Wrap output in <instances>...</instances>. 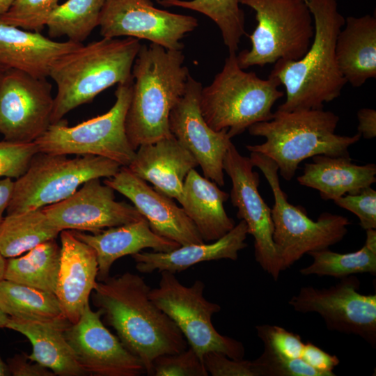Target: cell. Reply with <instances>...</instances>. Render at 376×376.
<instances>
[{
    "label": "cell",
    "instance_id": "6da1fadb",
    "mask_svg": "<svg viewBox=\"0 0 376 376\" xmlns=\"http://www.w3.org/2000/svg\"><path fill=\"white\" fill-rule=\"evenodd\" d=\"M150 289L143 277L127 272L97 281L91 293L104 321L150 376L157 357L188 345L173 320L150 299Z\"/></svg>",
    "mask_w": 376,
    "mask_h": 376
},
{
    "label": "cell",
    "instance_id": "7a4b0ae2",
    "mask_svg": "<svg viewBox=\"0 0 376 376\" xmlns=\"http://www.w3.org/2000/svg\"><path fill=\"white\" fill-rule=\"evenodd\" d=\"M304 1L313 18L311 44L298 60L277 61L269 75L285 88L286 99L279 111L323 109L324 103L340 95L347 84L336 57L337 37L345 21L336 0Z\"/></svg>",
    "mask_w": 376,
    "mask_h": 376
},
{
    "label": "cell",
    "instance_id": "3957f363",
    "mask_svg": "<svg viewBox=\"0 0 376 376\" xmlns=\"http://www.w3.org/2000/svg\"><path fill=\"white\" fill-rule=\"evenodd\" d=\"M182 50L141 45L133 64L130 103L125 117L129 142L136 150L173 136L169 114L184 94L189 75Z\"/></svg>",
    "mask_w": 376,
    "mask_h": 376
},
{
    "label": "cell",
    "instance_id": "277c9868",
    "mask_svg": "<svg viewBox=\"0 0 376 376\" xmlns=\"http://www.w3.org/2000/svg\"><path fill=\"white\" fill-rule=\"evenodd\" d=\"M141 44L136 38H102L59 58L49 76L56 85L51 122L63 119L115 84L132 82V70Z\"/></svg>",
    "mask_w": 376,
    "mask_h": 376
},
{
    "label": "cell",
    "instance_id": "5b68a950",
    "mask_svg": "<svg viewBox=\"0 0 376 376\" xmlns=\"http://www.w3.org/2000/svg\"><path fill=\"white\" fill-rule=\"evenodd\" d=\"M338 121L336 114L323 109L276 110L270 120L248 128L251 135L264 137L265 141L246 148L272 159L279 173L289 181L299 164L307 158L320 155L350 156L348 148L358 142L361 135L359 132L353 136L336 134Z\"/></svg>",
    "mask_w": 376,
    "mask_h": 376
},
{
    "label": "cell",
    "instance_id": "8992f818",
    "mask_svg": "<svg viewBox=\"0 0 376 376\" xmlns=\"http://www.w3.org/2000/svg\"><path fill=\"white\" fill-rule=\"evenodd\" d=\"M280 85L274 77L263 79L253 72H245L238 64L236 52H230L212 82L202 87V116L212 130H226L232 139L253 124L272 118L274 103L283 96L278 89Z\"/></svg>",
    "mask_w": 376,
    "mask_h": 376
},
{
    "label": "cell",
    "instance_id": "52a82bcc",
    "mask_svg": "<svg viewBox=\"0 0 376 376\" xmlns=\"http://www.w3.org/2000/svg\"><path fill=\"white\" fill-rule=\"evenodd\" d=\"M249 158L263 172L274 195L273 240L283 270L304 254L329 249L343 239L350 224L347 217L324 212L316 221L312 220L304 208L288 201L281 187L278 166L272 159L255 152H251Z\"/></svg>",
    "mask_w": 376,
    "mask_h": 376
},
{
    "label": "cell",
    "instance_id": "ba28073f",
    "mask_svg": "<svg viewBox=\"0 0 376 376\" xmlns=\"http://www.w3.org/2000/svg\"><path fill=\"white\" fill-rule=\"evenodd\" d=\"M120 166L100 156L68 158L67 155L38 152L26 172L14 181L6 214L41 209L60 202L87 180L111 178Z\"/></svg>",
    "mask_w": 376,
    "mask_h": 376
},
{
    "label": "cell",
    "instance_id": "9c48e42d",
    "mask_svg": "<svg viewBox=\"0 0 376 376\" xmlns=\"http://www.w3.org/2000/svg\"><path fill=\"white\" fill-rule=\"evenodd\" d=\"M252 8L257 25L249 36L251 47L237 55L242 69L295 61L309 48L314 36L312 14L304 0H239Z\"/></svg>",
    "mask_w": 376,
    "mask_h": 376
},
{
    "label": "cell",
    "instance_id": "30bf717a",
    "mask_svg": "<svg viewBox=\"0 0 376 376\" xmlns=\"http://www.w3.org/2000/svg\"><path fill=\"white\" fill-rule=\"evenodd\" d=\"M132 82L118 84L116 101L105 113L68 126L65 120L49 125L34 143L38 152L53 155H94L128 166L135 155L125 131V117L132 96Z\"/></svg>",
    "mask_w": 376,
    "mask_h": 376
},
{
    "label": "cell",
    "instance_id": "8fae6325",
    "mask_svg": "<svg viewBox=\"0 0 376 376\" xmlns=\"http://www.w3.org/2000/svg\"><path fill=\"white\" fill-rule=\"evenodd\" d=\"M160 275L158 286L151 288L149 297L166 314L184 336L188 345L203 360L204 354L217 352L233 359H243V344L219 334L212 322L221 307L203 296L205 283L198 279L191 286L184 285L168 271Z\"/></svg>",
    "mask_w": 376,
    "mask_h": 376
},
{
    "label": "cell",
    "instance_id": "7c38bea8",
    "mask_svg": "<svg viewBox=\"0 0 376 376\" xmlns=\"http://www.w3.org/2000/svg\"><path fill=\"white\" fill-rule=\"evenodd\" d=\"M328 288L302 287L288 301L299 313H317L329 330L360 336L376 345V295L359 292L354 275L340 279Z\"/></svg>",
    "mask_w": 376,
    "mask_h": 376
},
{
    "label": "cell",
    "instance_id": "4fadbf2b",
    "mask_svg": "<svg viewBox=\"0 0 376 376\" xmlns=\"http://www.w3.org/2000/svg\"><path fill=\"white\" fill-rule=\"evenodd\" d=\"M253 167L251 159L232 143L224 159V171L232 182L229 196L237 209V217L246 223L248 234L253 237L256 261L276 281L283 267L273 240L272 209L260 195V176Z\"/></svg>",
    "mask_w": 376,
    "mask_h": 376
},
{
    "label": "cell",
    "instance_id": "5bb4252c",
    "mask_svg": "<svg viewBox=\"0 0 376 376\" xmlns=\"http://www.w3.org/2000/svg\"><path fill=\"white\" fill-rule=\"evenodd\" d=\"M198 26L196 17L157 8L151 0H106L99 22L102 38L143 39L171 50H182L181 40Z\"/></svg>",
    "mask_w": 376,
    "mask_h": 376
},
{
    "label": "cell",
    "instance_id": "9a60e30c",
    "mask_svg": "<svg viewBox=\"0 0 376 376\" xmlns=\"http://www.w3.org/2000/svg\"><path fill=\"white\" fill-rule=\"evenodd\" d=\"M53 106L47 78L8 69L0 79V133L7 141L34 142L51 125Z\"/></svg>",
    "mask_w": 376,
    "mask_h": 376
},
{
    "label": "cell",
    "instance_id": "2e32d148",
    "mask_svg": "<svg viewBox=\"0 0 376 376\" xmlns=\"http://www.w3.org/2000/svg\"><path fill=\"white\" fill-rule=\"evenodd\" d=\"M202 87L189 76L184 94L170 112L169 130L196 159L204 177L224 186V159L233 143L226 130H212L203 118L199 104Z\"/></svg>",
    "mask_w": 376,
    "mask_h": 376
},
{
    "label": "cell",
    "instance_id": "e0dca14e",
    "mask_svg": "<svg viewBox=\"0 0 376 376\" xmlns=\"http://www.w3.org/2000/svg\"><path fill=\"white\" fill-rule=\"evenodd\" d=\"M65 338L86 375L139 376L146 373L141 361L129 352L102 321V311L89 303L81 317L65 330Z\"/></svg>",
    "mask_w": 376,
    "mask_h": 376
},
{
    "label": "cell",
    "instance_id": "ac0fdd59",
    "mask_svg": "<svg viewBox=\"0 0 376 376\" xmlns=\"http://www.w3.org/2000/svg\"><path fill=\"white\" fill-rule=\"evenodd\" d=\"M42 209L61 231L95 233L145 219L134 205L116 201L114 190L100 178L87 180L67 198Z\"/></svg>",
    "mask_w": 376,
    "mask_h": 376
},
{
    "label": "cell",
    "instance_id": "d6986e66",
    "mask_svg": "<svg viewBox=\"0 0 376 376\" xmlns=\"http://www.w3.org/2000/svg\"><path fill=\"white\" fill-rule=\"evenodd\" d=\"M104 183L129 198L157 235L180 246L204 242L193 221L172 198L149 186L127 166H120Z\"/></svg>",
    "mask_w": 376,
    "mask_h": 376
},
{
    "label": "cell",
    "instance_id": "ffe728a7",
    "mask_svg": "<svg viewBox=\"0 0 376 376\" xmlns=\"http://www.w3.org/2000/svg\"><path fill=\"white\" fill-rule=\"evenodd\" d=\"M61 253L55 295L68 320L81 317L97 283L98 263L94 249L70 230L60 234Z\"/></svg>",
    "mask_w": 376,
    "mask_h": 376
},
{
    "label": "cell",
    "instance_id": "44dd1931",
    "mask_svg": "<svg viewBox=\"0 0 376 376\" xmlns=\"http://www.w3.org/2000/svg\"><path fill=\"white\" fill-rule=\"evenodd\" d=\"M197 166L190 152L171 136L140 146L127 167L157 191L179 201L186 176Z\"/></svg>",
    "mask_w": 376,
    "mask_h": 376
},
{
    "label": "cell",
    "instance_id": "7402d4cb",
    "mask_svg": "<svg viewBox=\"0 0 376 376\" xmlns=\"http://www.w3.org/2000/svg\"><path fill=\"white\" fill-rule=\"evenodd\" d=\"M82 44L54 41L40 32L0 22V66L47 78L59 58Z\"/></svg>",
    "mask_w": 376,
    "mask_h": 376
},
{
    "label": "cell",
    "instance_id": "603a6c76",
    "mask_svg": "<svg viewBox=\"0 0 376 376\" xmlns=\"http://www.w3.org/2000/svg\"><path fill=\"white\" fill-rule=\"evenodd\" d=\"M72 232L95 251L98 281L109 276L112 265L120 258L132 256L147 248L153 251L167 252L180 246L177 242L155 233L146 219L91 234L79 230Z\"/></svg>",
    "mask_w": 376,
    "mask_h": 376
},
{
    "label": "cell",
    "instance_id": "cb8c5ba5",
    "mask_svg": "<svg viewBox=\"0 0 376 376\" xmlns=\"http://www.w3.org/2000/svg\"><path fill=\"white\" fill-rule=\"evenodd\" d=\"M246 223L241 220L232 230L217 240L180 246L167 252L140 251L132 256L137 271L180 273L200 263L229 259L236 260L238 253L247 246Z\"/></svg>",
    "mask_w": 376,
    "mask_h": 376
},
{
    "label": "cell",
    "instance_id": "d4e9b609",
    "mask_svg": "<svg viewBox=\"0 0 376 376\" xmlns=\"http://www.w3.org/2000/svg\"><path fill=\"white\" fill-rule=\"evenodd\" d=\"M297 178L303 186L318 190L323 200H336L346 194H357L376 182V165H357L350 156L324 155L312 157Z\"/></svg>",
    "mask_w": 376,
    "mask_h": 376
},
{
    "label": "cell",
    "instance_id": "484cf974",
    "mask_svg": "<svg viewBox=\"0 0 376 376\" xmlns=\"http://www.w3.org/2000/svg\"><path fill=\"white\" fill-rule=\"evenodd\" d=\"M229 194L194 169L186 176L179 200L182 208L196 226L204 242L219 240L235 226L224 203Z\"/></svg>",
    "mask_w": 376,
    "mask_h": 376
},
{
    "label": "cell",
    "instance_id": "4316f807",
    "mask_svg": "<svg viewBox=\"0 0 376 376\" xmlns=\"http://www.w3.org/2000/svg\"><path fill=\"white\" fill-rule=\"evenodd\" d=\"M336 44L338 68L347 83L361 86L376 77V17H347Z\"/></svg>",
    "mask_w": 376,
    "mask_h": 376
},
{
    "label": "cell",
    "instance_id": "83f0119b",
    "mask_svg": "<svg viewBox=\"0 0 376 376\" xmlns=\"http://www.w3.org/2000/svg\"><path fill=\"white\" fill-rule=\"evenodd\" d=\"M6 328L22 334L32 345L28 358L50 370L55 375L82 376L79 366L68 343L63 327L23 321L9 318Z\"/></svg>",
    "mask_w": 376,
    "mask_h": 376
},
{
    "label": "cell",
    "instance_id": "f1b7e54d",
    "mask_svg": "<svg viewBox=\"0 0 376 376\" xmlns=\"http://www.w3.org/2000/svg\"><path fill=\"white\" fill-rule=\"evenodd\" d=\"M0 309L9 318L68 328L54 293L3 279L0 281Z\"/></svg>",
    "mask_w": 376,
    "mask_h": 376
},
{
    "label": "cell",
    "instance_id": "f546056e",
    "mask_svg": "<svg viewBox=\"0 0 376 376\" xmlns=\"http://www.w3.org/2000/svg\"><path fill=\"white\" fill-rule=\"evenodd\" d=\"M60 233L42 208L6 214L0 225V253L6 258L21 256Z\"/></svg>",
    "mask_w": 376,
    "mask_h": 376
},
{
    "label": "cell",
    "instance_id": "4dcf8cb0",
    "mask_svg": "<svg viewBox=\"0 0 376 376\" xmlns=\"http://www.w3.org/2000/svg\"><path fill=\"white\" fill-rule=\"evenodd\" d=\"M60 253L56 239L38 244L23 256L6 260L3 279L54 293Z\"/></svg>",
    "mask_w": 376,
    "mask_h": 376
},
{
    "label": "cell",
    "instance_id": "1f68e13d",
    "mask_svg": "<svg viewBox=\"0 0 376 376\" xmlns=\"http://www.w3.org/2000/svg\"><path fill=\"white\" fill-rule=\"evenodd\" d=\"M366 231L363 246L346 253L334 252L329 249L311 251L313 263L299 270L304 276H329L342 279L357 274H376V230Z\"/></svg>",
    "mask_w": 376,
    "mask_h": 376
},
{
    "label": "cell",
    "instance_id": "d6a6232c",
    "mask_svg": "<svg viewBox=\"0 0 376 376\" xmlns=\"http://www.w3.org/2000/svg\"><path fill=\"white\" fill-rule=\"evenodd\" d=\"M106 0H68L49 15L46 26L50 38L66 36L82 43L99 26Z\"/></svg>",
    "mask_w": 376,
    "mask_h": 376
},
{
    "label": "cell",
    "instance_id": "836d02e7",
    "mask_svg": "<svg viewBox=\"0 0 376 376\" xmlns=\"http://www.w3.org/2000/svg\"><path fill=\"white\" fill-rule=\"evenodd\" d=\"M164 7H180L198 12L219 27L228 52H236L245 34V17L239 0H157Z\"/></svg>",
    "mask_w": 376,
    "mask_h": 376
},
{
    "label": "cell",
    "instance_id": "e575fe53",
    "mask_svg": "<svg viewBox=\"0 0 376 376\" xmlns=\"http://www.w3.org/2000/svg\"><path fill=\"white\" fill-rule=\"evenodd\" d=\"M58 0H15L10 8L0 15V22L24 30L40 32Z\"/></svg>",
    "mask_w": 376,
    "mask_h": 376
},
{
    "label": "cell",
    "instance_id": "d590c367",
    "mask_svg": "<svg viewBox=\"0 0 376 376\" xmlns=\"http://www.w3.org/2000/svg\"><path fill=\"white\" fill-rule=\"evenodd\" d=\"M203 360L190 347L178 353L157 357L152 365L154 376H207Z\"/></svg>",
    "mask_w": 376,
    "mask_h": 376
},
{
    "label": "cell",
    "instance_id": "8d00e7d4",
    "mask_svg": "<svg viewBox=\"0 0 376 376\" xmlns=\"http://www.w3.org/2000/svg\"><path fill=\"white\" fill-rule=\"evenodd\" d=\"M38 152V147L34 142L1 141L0 178H19L26 172Z\"/></svg>",
    "mask_w": 376,
    "mask_h": 376
},
{
    "label": "cell",
    "instance_id": "74e56055",
    "mask_svg": "<svg viewBox=\"0 0 376 376\" xmlns=\"http://www.w3.org/2000/svg\"><path fill=\"white\" fill-rule=\"evenodd\" d=\"M254 361L259 376H323L301 359L283 357L265 347Z\"/></svg>",
    "mask_w": 376,
    "mask_h": 376
},
{
    "label": "cell",
    "instance_id": "f35d334b",
    "mask_svg": "<svg viewBox=\"0 0 376 376\" xmlns=\"http://www.w3.org/2000/svg\"><path fill=\"white\" fill-rule=\"evenodd\" d=\"M256 329L265 348L283 357L301 359L305 343L298 334L276 325L261 324Z\"/></svg>",
    "mask_w": 376,
    "mask_h": 376
},
{
    "label": "cell",
    "instance_id": "ab89813d",
    "mask_svg": "<svg viewBox=\"0 0 376 376\" xmlns=\"http://www.w3.org/2000/svg\"><path fill=\"white\" fill-rule=\"evenodd\" d=\"M334 202L357 216L363 230L376 229V191L371 186L359 194L343 196Z\"/></svg>",
    "mask_w": 376,
    "mask_h": 376
},
{
    "label": "cell",
    "instance_id": "60d3db41",
    "mask_svg": "<svg viewBox=\"0 0 376 376\" xmlns=\"http://www.w3.org/2000/svg\"><path fill=\"white\" fill-rule=\"evenodd\" d=\"M203 361L212 376H259L254 360L233 359L219 352H209L203 357Z\"/></svg>",
    "mask_w": 376,
    "mask_h": 376
},
{
    "label": "cell",
    "instance_id": "b9f144b4",
    "mask_svg": "<svg viewBox=\"0 0 376 376\" xmlns=\"http://www.w3.org/2000/svg\"><path fill=\"white\" fill-rule=\"evenodd\" d=\"M301 359L323 376H334V369L340 363L336 355L326 352L312 343H305Z\"/></svg>",
    "mask_w": 376,
    "mask_h": 376
},
{
    "label": "cell",
    "instance_id": "7bdbcfd3",
    "mask_svg": "<svg viewBox=\"0 0 376 376\" xmlns=\"http://www.w3.org/2000/svg\"><path fill=\"white\" fill-rule=\"evenodd\" d=\"M10 375L13 376H54L48 368L30 360L27 354H16L8 359Z\"/></svg>",
    "mask_w": 376,
    "mask_h": 376
},
{
    "label": "cell",
    "instance_id": "ee69618b",
    "mask_svg": "<svg viewBox=\"0 0 376 376\" xmlns=\"http://www.w3.org/2000/svg\"><path fill=\"white\" fill-rule=\"evenodd\" d=\"M358 132L367 139L376 136V111L373 109L363 108L357 112Z\"/></svg>",
    "mask_w": 376,
    "mask_h": 376
},
{
    "label": "cell",
    "instance_id": "f6af8a7d",
    "mask_svg": "<svg viewBox=\"0 0 376 376\" xmlns=\"http://www.w3.org/2000/svg\"><path fill=\"white\" fill-rule=\"evenodd\" d=\"M14 181L9 178H0V225L4 218L3 214L10 202Z\"/></svg>",
    "mask_w": 376,
    "mask_h": 376
},
{
    "label": "cell",
    "instance_id": "bcb514c9",
    "mask_svg": "<svg viewBox=\"0 0 376 376\" xmlns=\"http://www.w3.org/2000/svg\"><path fill=\"white\" fill-rule=\"evenodd\" d=\"M15 0H0V15L5 13Z\"/></svg>",
    "mask_w": 376,
    "mask_h": 376
},
{
    "label": "cell",
    "instance_id": "7dc6e473",
    "mask_svg": "<svg viewBox=\"0 0 376 376\" xmlns=\"http://www.w3.org/2000/svg\"><path fill=\"white\" fill-rule=\"evenodd\" d=\"M10 375L7 363L0 357V376Z\"/></svg>",
    "mask_w": 376,
    "mask_h": 376
},
{
    "label": "cell",
    "instance_id": "c3c4849f",
    "mask_svg": "<svg viewBox=\"0 0 376 376\" xmlns=\"http://www.w3.org/2000/svg\"><path fill=\"white\" fill-rule=\"evenodd\" d=\"M6 260L0 253V281L4 278Z\"/></svg>",
    "mask_w": 376,
    "mask_h": 376
},
{
    "label": "cell",
    "instance_id": "681fc988",
    "mask_svg": "<svg viewBox=\"0 0 376 376\" xmlns=\"http://www.w3.org/2000/svg\"><path fill=\"white\" fill-rule=\"evenodd\" d=\"M9 317L0 309V328H6Z\"/></svg>",
    "mask_w": 376,
    "mask_h": 376
},
{
    "label": "cell",
    "instance_id": "f907efd6",
    "mask_svg": "<svg viewBox=\"0 0 376 376\" xmlns=\"http://www.w3.org/2000/svg\"><path fill=\"white\" fill-rule=\"evenodd\" d=\"M8 69L4 68V67H2V66H0V79L2 77V76L3 75L4 72L7 70Z\"/></svg>",
    "mask_w": 376,
    "mask_h": 376
}]
</instances>
